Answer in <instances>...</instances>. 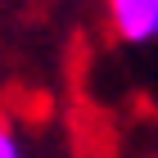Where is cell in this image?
<instances>
[{"mask_svg":"<svg viewBox=\"0 0 158 158\" xmlns=\"http://www.w3.org/2000/svg\"><path fill=\"white\" fill-rule=\"evenodd\" d=\"M0 158H27L18 131H14V127H5V122H0Z\"/></svg>","mask_w":158,"mask_h":158,"instance_id":"7a4b0ae2","label":"cell"},{"mask_svg":"<svg viewBox=\"0 0 158 158\" xmlns=\"http://www.w3.org/2000/svg\"><path fill=\"white\" fill-rule=\"evenodd\" d=\"M104 9L122 45H158V0H104Z\"/></svg>","mask_w":158,"mask_h":158,"instance_id":"6da1fadb","label":"cell"}]
</instances>
